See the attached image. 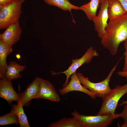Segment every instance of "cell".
Returning a JSON list of instances; mask_svg holds the SVG:
<instances>
[{"mask_svg": "<svg viewBox=\"0 0 127 127\" xmlns=\"http://www.w3.org/2000/svg\"><path fill=\"white\" fill-rule=\"evenodd\" d=\"M107 11L109 20L115 19L127 13L119 0H108Z\"/></svg>", "mask_w": 127, "mask_h": 127, "instance_id": "14", "label": "cell"}, {"mask_svg": "<svg viewBox=\"0 0 127 127\" xmlns=\"http://www.w3.org/2000/svg\"><path fill=\"white\" fill-rule=\"evenodd\" d=\"M35 99H43L56 102L60 100V96L53 85L49 81L42 79L39 91Z\"/></svg>", "mask_w": 127, "mask_h": 127, "instance_id": "10", "label": "cell"}, {"mask_svg": "<svg viewBox=\"0 0 127 127\" xmlns=\"http://www.w3.org/2000/svg\"><path fill=\"white\" fill-rule=\"evenodd\" d=\"M70 77V80L68 84L59 90V91L61 95H64L71 91H78L87 94L93 99H96V96L95 94L86 88L80 83L76 72L73 74Z\"/></svg>", "mask_w": 127, "mask_h": 127, "instance_id": "11", "label": "cell"}, {"mask_svg": "<svg viewBox=\"0 0 127 127\" xmlns=\"http://www.w3.org/2000/svg\"><path fill=\"white\" fill-rule=\"evenodd\" d=\"M102 0H91L80 7V10L84 12L89 20H92L96 16L97 11Z\"/></svg>", "mask_w": 127, "mask_h": 127, "instance_id": "16", "label": "cell"}, {"mask_svg": "<svg viewBox=\"0 0 127 127\" xmlns=\"http://www.w3.org/2000/svg\"><path fill=\"white\" fill-rule=\"evenodd\" d=\"M49 127H84L83 125L78 122L74 117L64 118L57 122L50 124Z\"/></svg>", "mask_w": 127, "mask_h": 127, "instance_id": "19", "label": "cell"}, {"mask_svg": "<svg viewBox=\"0 0 127 127\" xmlns=\"http://www.w3.org/2000/svg\"><path fill=\"white\" fill-rule=\"evenodd\" d=\"M46 3L53 5L65 11H68L71 13L72 9L80 10V7L74 5L68 0H44Z\"/></svg>", "mask_w": 127, "mask_h": 127, "instance_id": "17", "label": "cell"}, {"mask_svg": "<svg viewBox=\"0 0 127 127\" xmlns=\"http://www.w3.org/2000/svg\"><path fill=\"white\" fill-rule=\"evenodd\" d=\"M11 46L0 40V78L5 77L8 64L7 58L13 51Z\"/></svg>", "mask_w": 127, "mask_h": 127, "instance_id": "13", "label": "cell"}, {"mask_svg": "<svg viewBox=\"0 0 127 127\" xmlns=\"http://www.w3.org/2000/svg\"><path fill=\"white\" fill-rule=\"evenodd\" d=\"M15 0H0V8L9 5Z\"/></svg>", "mask_w": 127, "mask_h": 127, "instance_id": "23", "label": "cell"}, {"mask_svg": "<svg viewBox=\"0 0 127 127\" xmlns=\"http://www.w3.org/2000/svg\"><path fill=\"white\" fill-rule=\"evenodd\" d=\"M117 74L119 76L122 77H124L126 79H127V71H119L117 72Z\"/></svg>", "mask_w": 127, "mask_h": 127, "instance_id": "24", "label": "cell"}, {"mask_svg": "<svg viewBox=\"0 0 127 127\" xmlns=\"http://www.w3.org/2000/svg\"><path fill=\"white\" fill-rule=\"evenodd\" d=\"M0 97L10 104L13 101H17L19 99V94L14 90L11 81L5 77L0 80Z\"/></svg>", "mask_w": 127, "mask_h": 127, "instance_id": "12", "label": "cell"}, {"mask_svg": "<svg viewBox=\"0 0 127 127\" xmlns=\"http://www.w3.org/2000/svg\"><path fill=\"white\" fill-rule=\"evenodd\" d=\"M114 114L87 115L80 114L76 110L71 113L72 117L82 124L84 127H108L115 119Z\"/></svg>", "mask_w": 127, "mask_h": 127, "instance_id": "5", "label": "cell"}, {"mask_svg": "<svg viewBox=\"0 0 127 127\" xmlns=\"http://www.w3.org/2000/svg\"><path fill=\"white\" fill-rule=\"evenodd\" d=\"M124 47L125 49L124 53V64L122 71H127V41L124 42Z\"/></svg>", "mask_w": 127, "mask_h": 127, "instance_id": "22", "label": "cell"}, {"mask_svg": "<svg viewBox=\"0 0 127 127\" xmlns=\"http://www.w3.org/2000/svg\"><path fill=\"white\" fill-rule=\"evenodd\" d=\"M100 4V10L98 14L92 21L98 36L101 39L105 34V29L109 19L107 11L108 0H102Z\"/></svg>", "mask_w": 127, "mask_h": 127, "instance_id": "7", "label": "cell"}, {"mask_svg": "<svg viewBox=\"0 0 127 127\" xmlns=\"http://www.w3.org/2000/svg\"><path fill=\"white\" fill-rule=\"evenodd\" d=\"M0 34V40L11 46L20 39L22 29L19 21L12 24Z\"/></svg>", "mask_w": 127, "mask_h": 127, "instance_id": "8", "label": "cell"}, {"mask_svg": "<svg viewBox=\"0 0 127 127\" xmlns=\"http://www.w3.org/2000/svg\"><path fill=\"white\" fill-rule=\"evenodd\" d=\"M42 79L38 77H36L24 91L19 94V99L18 101L23 106H28L31 100L35 99L39 91Z\"/></svg>", "mask_w": 127, "mask_h": 127, "instance_id": "9", "label": "cell"}, {"mask_svg": "<svg viewBox=\"0 0 127 127\" xmlns=\"http://www.w3.org/2000/svg\"><path fill=\"white\" fill-rule=\"evenodd\" d=\"M105 34L101 43L112 56L116 54L120 44L127 41V13L117 18L109 20Z\"/></svg>", "mask_w": 127, "mask_h": 127, "instance_id": "1", "label": "cell"}, {"mask_svg": "<svg viewBox=\"0 0 127 127\" xmlns=\"http://www.w3.org/2000/svg\"><path fill=\"white\" fill-rule=\"evenodd\" d=\"M127 93V83L123 85H117L103 99L101 107L97 114L114 115L120 98Z\"/></svg>", "mask_w": 127, "mask_h": 127, "instance_id": "3", "label": "cell"}, {"mask_svg": "<svg viewBox=\"0 0 127 127\" xmlns=\"http://www.w3.org/2000/svg\"><path fill=\"white\" fill-rule=\"evenodd\" d=\"M99 54L97 51L92 47L88 48L84 55L80 58L76 59H72L71 65L68 69L63 71L56 73L53 72V75L64 74L66 76V81L63 85V87L66 86L69 83V79L71 75L76 72L77 70L83 64H88L94 57H98Z\"/></svg>", "mask_w": 127, "mask_h": 127, "instance_id": "6", "label": "cell"}, {"mask_svg": "<svg viewBox=\"0 0 127 127\" xmlns=\"http://www.w3.org/2000/svg\"><path fill=\"white\" fill-rule=\"evenodd\" d=\"M114 115L115 119L120 117L122 118L124 122L121 127H127V104H125L123 105V109L122 111L120 113L115 114Z\"/></svg>", "mask_w": 127, "mask_h": 127, "instance_id": "21", "label": "cell"}, {"mask_svg": "<svg viewBox=\"0 0 127 127\" xmlns=\"http://www.w3.org/2000/svg\"><path fill=\"white\" fill-rule=\"evenodd\" d=\"M16 58L18 59H19L20 58L21 56L19 54H16Z\"/></svg>", "mask_w": 127, "mask_h": 127, "instance_id": "27", "label": "cell"}, {"mask_svg": "<svg viewBox=\"0 0 127 127\" xmlns=\"http://www.w3.org/2000/svg\"><path fill=\"white\" fill-rule=\"evenodd\" d=\"M23 107L20 102L17 101L16 105H14L12 106L11 111L13 112L17 116L20 127H30V126L27 116L24 112Z\"/></svg>", "mask_w": 127, "mask_h": 127, "instance_id": "18", "label": "cell"}, {"mask_svg": "<svg viewBox=\"0 0 127 127\" xmlns=\"http://www.w3.org/2000/svg\"><path fill=\"white\" fill-rule=\"evenodd\" d=\"M25 67V66L20 65L14 61H11L8 65L5 77L10 81L20 78L21 76L20 72Z\"/></svg>", "mask_w": 127, "mask_h": 127, "instance_id": "15", "label": "cell"}, {"mask_svg": "<svg viewBox=\"0 0 127 127\" xmlns=\"http://www.w3.org/2000/svg\"><path fill=\"white\" fill-rule=\"evenodd\" d=\"M127 13V0H119Z\"/></svg>", "mask_w": 127, "mask_h": 127, "instance_id": "25", "label": "cell"}, {"mask_svg": "<svg viewBox=\"0 0 127 127\" xmlns=\"http://www.w3.org/2000/svg\"><path fill=\"white\" fill-rule=\"evenodd\" d=\"M15 124H19L18 118L13 111L4 115L0 117V125H5Z\"/></svg>", "mask_w": 127, "mask_h": 127, "instance_id": "20", "label": "cell"}, {"mask_svg": "<svg viewBox=\"0 0 127 127\" xmlns=\"http://www.w3.org/2000/svg\"><path fill=\"white\" fill-rule=\"evenodd\" d=\"M121 58L111 69L106 78L102 81L98 83L92 82L82 73L79 72L77 73L78 78L83 86L95 93L96 96L103 99L108 95L111 90L109 85V82Z\"/></svg>", "mask_w": 127, "mask_h": 127, "instance_id": "2", "label": "cell"}, {"mask_svg": "<svg viewBox=\"0 0 127 127\" xmlns=\"http://www.w3.org/2000/svg\"><path fill=\"white\" fill-rule=\"evenodd\" d=\"M26 0H15L11 4L0 8V29L6 28L19 21L22 12V6Z\"/></svg>", "mask_w": 127, "mask_h": 127, "instance_id": "4", "label": "cell"}, {"mask_svg": "<svg viewBox=\"0 0 127 127\" xmlns=\"http://www.w3.org/2000/svg\"><path fill=\"white\" fill-rule=\"evenodd\" d=\"M125 104H127V100L125 101H123L122 103L120 104L119 106H121Z\"/></svg>", "mask_w": 127, "mask_h": 127, "instance_id": "26", "label": "cell"}]
</instances>
